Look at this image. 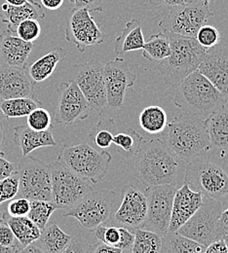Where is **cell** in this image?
Segmentation results:
<instances>
[{
  "label": "cell",
  "instance_id": "cell-21",
  "mask_svg": "<svg viewBox=\"0 0 228 253\" xmlns=\"http://www.w3.org/2000/svg\"><path fill=\"white\" fill-rule=\"evenodd\" d=\"M33 47V43L21 39L15 30L7 25L0 34V65L27 67Z\"/></svg>",
  "mask_w": 228,
  "mask_h": 253
},
{
  "label": "cell",
  "instance_id": "cell-47",
  "mask_svg": "<svg viewBox=\"0 0 228 253\" xmlns=\"http://www.w3.org/2000/svg\"><path fill=\"white\" fill-rule=\"evenodd\" d=\"M204 253H228V249L223 239L206 247Z\"/></svg>",
  "mask_w": 228,
  "mask_h": 253
},
{
  "label": "cell",
  "instance_id": "cell-20",
  "mask_svg": "<svg viewBox=\"0 0 228 253\" xmlns=\"http://www.w3.org/2000/svg\"><path fill=\"white\" fill-rule=\"evenodd\" d=\"M202 203L203 195L198 191L191 189L186 183H183L182 186L178 188L173 201L168 232H178L185 222L192 217Z\"/></svg>",
  "mask_w": 228,
  "mask_h": 253
},
{
  "label": "cell",
  "instance_id": "cell-12",
  "mask_svg": "<svg viewBox=\"0 0 228 253\" xmlns=\"http://www.w3.org/2000/svg\"><path fill=\"white\" fill-rule=\"evenodd\" d=\"M53 203L58 210H67L93 190L92 182L77 175L58 160L50 165Z\"/></svg>",
  "mask_w": 228,
  "mask_h": 253
},
{
  "label": "cell",
  "instance_id": "cell-5",
  "mask_svg": "<svg viewBox=\"0 0 228 253\" xmlns=\"http://www.w3.org/2000/svg\"><path fill=\"white\" fill-rule=\"evenodd\" d=\"M111 154L98 151L88 143L63 146L58 161L77 175L97 184L103 179L109 169Z\"/></svg>",
  "mask_w": 228,
  "mask_h": 253
},
{
  "label": "cell",
  "instance_id": "cell-6",
  "mask_svg": "<svg viewBox=\"0 0 228 253\" xmlns=\"http://www.w3.org/2000/svg\"><path fill=\"white\" fill-rule=\"evenodd\" d=\"M224 211L223 203L203 196V203L192 217L185 222L178 231L179 234L208 247L223 240L227 232L221 221Z\"/></svg>",
  "mask_w": 228,
  "mask_h": 253
},
{
  "label": "cell",
  "instance_id": "cell-43",
  "mask_svg": "<svg viewBox=\"0 0 228 253\" xmlns=\"http://www.w3.org/2000/svg\"><path fill=\"white\" fill-rule=\"evenodd\" d=\"M31 210V201L26 198H18L9 201L7 205V213L10 217L28 216Z\"/></svg>",
  "mask_w": 228,
  "mask_h": 253
},
{
  "label": "cell",
  "instance_id": "cell-40",
  "mask_svg": "<svg viewBox=\"0 0 228 253\" xmlns=\"http://www.w3.org/2000/svg\"><path fill=\"white\" fill-rule=\"evenodd\" d=\"M15 32L24 41L33 43V41H35L40 36L41 27L38 20L29 19L20 23L16 27Z\"/></svg>",
  "mask_w": 228,
  "mask_h": 253
},
{
  "label": "cell",
  "instance_id": "cell-35",
  "mask_svg": "<svg viewBox=\"0 0 228 253\" xmlns=\"http://www.w3.org/2000/svg\"><path fill=\"white\" fill-rule=\"evenodd\" d=\"M57 210L58 208L53 202L31 201V210L28 217L42 231Z\"/></svg>",
  "mask_w": 228,
  "mask_h": 253
},
{
  "label": "cell",
  "instance_id": "cell-13",
  "mask_svg": "<svg viewBox=\"0 0 228 253\" xmlns=\"http://www.w3.org/2000/svg\"><path fill=\"white\" fill-rule=\"evenodd\" d=\"M102 8H73L65 18V39L73 43L80 53L87 47L99 45L105 40V33L95 22L91 13L101 12Z\"/></svg>",
  "mask_w": 228,
  "mask_h": 253
},
{
  "label": "cell",
  "instance_id": "cell-31",
  "mask_svg": "<svg viewBox=\"0 0 228 253\" xmlns=\"http://www.w3.org/2000/svg\"><path fill=\"white\" fill-rule=\"evenodd\" d=\"M134 243L131 253H160L162 236L142 228L134 230Z\"/></svg>",
  "mask_w": 228,
  "mask_h": 253
},
{
  "label": "cell",
  "instance_id": "cell-49",
  "mask_svg": "<svg viewBox=\"0 0 228 253\" xmlns=\"http://www.w3.org/2000/svg\"><path fill=\"white\" fill-rule=\"evenodd\" d=\"M93 253H123V251L115 247L107 246L105 244H100L96 248H94Z\"/></svg>",
  "mask_w": 228,
  "mask_h": 253
},
{
  "label": "cell",
  "instance_id": "cell-18",
  "mask_svg": "<svg viewBox=\"0 0 228 253\" xmlns=\"http://www.w3.org/2000/svg\"><path fill=\"white\" fill-rule=\"evenodd\" d=\"M197 70L228 98V47L218 44L207 50Z\"/></svg>",
  "mask_w": 228,
  "mask_h": 253
},
{
  "label": "cell",
  "instance_id": "cell-11",
  "mask_svg": "<svg viewBox=\"0 0 228 253\" xmlns=\"http://www.w3.org/2000/svg\"><path fill=\"white\" fill-rule=\"evenodd\" d=\"M69 80L78 86L92 110L102 114L107 107L103 64L96 60L73 64L70 68Z\"/></svg>",
  "mask_w": 228,
  "mask_h": 253
},
{
  "label": "cell",
  "instance_id": "cell-9",
  "mask_svg": "<svg viewBox=\"0 0 228 253\" xmlns=\"http://www.w3.org/2000/svg\"><path fill=\"white\" fill-rule=\"evenodd\" d=\"M17 168L20 181L19 197L30 201L53 202L50 165L27 156L20 159Z\"/></svg>",
  "mask_w": 228,
  "mask_h": 253
},
{
  "label": "cell",
  "instance_id": "cell-7",
  "mask_svg": "<svg viewBox=\"0 0 228 253\" xmlns=\"http://www.w3.org/2000/svg\"><path fill=\"white\" fill-rule=\"evenodd\" d=\"M184 183L204 197L223 201L228 198V172L204 156L186 164Z\"/></svg>",
  "mask_w": 228,
  "mask_h": 253
},
{
  "label": "cell",
  "instance_id": "cell-56",
  "mask_svg": "<svg viewBox=\"0 0 228 253\" xmlns=\"http://www.w3.org/2000/svg\"><path fill=\"white\" fill-rule=\"evenodd\" d=\"M4 217H5V213H2V212H0V222L2 221L3 219H4ZM0 253H16L15 252H13V251H11V250H8V249H4V248H2L1 246H0Z\"/></svg>",
  "mask_w": 228,
  "mask_h": 253
},
{
  "label": "cell",
  "instance_id": "cell-15",
  "mask_svg": "<svg viewBox=\"0 0 228 253\" xmlns=\"http://www.w3.org/2000/svg\"><path fill=\"white\" fill-rule=\"evenodd\" d=\"M91 111L90 104L73 81L68 80L60 84L55 112L57 123L64 126L72 125L77 120L88 118Z\"/></svg>",
  "mask_w": 228,
  "mask_h": 253
},
{
  "label": "cell",
  "instance_id": "cell-22",
  "mask_svg": "<svg viewBox=\"0 0 228 253\" xmlns=\"http://www.w3.org/2000/svg\"><path fill=\"white\" fill-rule=\"evenodd\" d=\"M14 142L21 148L24 157L29 156L33 151L48 146H57L53 136L52 128L44 131H38L28 125L14 127Z\"/></svg>",
  "mask_w": 228,
  "mask_h": 253
},
{
  "label": "cell",
  "instance_id": "cell-50",
  "mask_svg": "<svg viewBox=\"0 0 228 253\" xmlns=\"http://www.w3.org/2000/svg\"><path fill=\"white\" fill-rule=\"evenodd\" d=\"M41 5L48 10H58L61 8L65 0H40Z\"/></svg>",
  "mask_w": 228,
  "mask_h": 253
},
{
  "label": "cell",
  "instance_id": "cell-19",
  "mask_svg": "<svg viewBox=\"0 0 228 253\" xmlns=\"http://www.w3.org/2000/svg\"><path fill=\"white\" fill-rule=\"evenodd\" d=\"M35 83L28 67L0 65V98L34 97Z\"/></svg>",
  "mask_w": 228,
  "mask_h": 253
},
{
  "label": "cell",
  "instance_id": "cell-33",
  "mask_svg": "<svg viewBox=\"0 0 228 253\" xmlns=\"http://www.w3.org/2000/svg\"><path fill=\"white\" fill-rule=\"evenodd\" d=\"M171 53L170 39L167 32H159L149 37L142 47V57L148 61L161 62Z\"/></svg>",
  "mask_w": 228,
  "mask_h": 253
},
{
  "label": "cell",
  "instance_id": "cell-36",
  "mask_svg": "<svg viewBox=\"0 0 228 253\" xmlns=\"http://www.w3.org/2000/svg\"><path fill=\"white\" fill-rule=\"evenodd\" d=\"M115 124L111 119H103L101 120L94 130L89 134L90 140L99 148L100 150H104L109 148L113 141L114 134L111 131V128Z\"/></svg>",
  "mask_w": 228,
  "mask_h": 253
},
{
  "label": "cell",
  "instance_id": "cell-52",
  "mask_svg": "<svg viewBox=\"0 0 228 253\" xmlns=\"http://www.w3.org/2000/svg\"><path fill=\"white\" fill-rule=\"evenodd\" d=\"M17 253H45L40 248L39 246L34 242L31 245H28L24 247L22 250H20Z\"/></svg>",
  "mask_w": 228,
  "mask_h": 253
},
{
  "label": "cell",
  "instance_id": "cell-54",
  "mask_svg": "<svg viewBox=\"0 0 228 253\" xmlns=\"http://www.w3.org/2000/svg\"><path fill=\"white\" fill-rule=\"evenodd\" d=\"M4 143H5V132L2 126V122L0 120V149L4 146Z\"/></svg>",
  "mask_w": 228,
  "mask_h": 253
},
{
  "label": "cell",
  "instance_id": "cell-24",
  "mask_svg": "<svg viewBox=\"0 0 228 253\" xmlns=\"http://www.w3.org/2000/svg\"><path fill=\"white\" fill-rule=\"evenodd\" d=\"M212 147L228 148V104L204 119Z\"/></svg>",
  "mask_w": 228,
  "mask_h": 253
},
{
  "label": "cell",
  "instance_id": "cell-8",
  "mask_svg": "<svg viewBox=\"0 0 228 253\" xmlns=\"http://www.w3.org/2000/svg\"><path fill=\"white\" fill-rule=\"evenodd\" d=\"M115 192L109 189L92 190L74 206L65 210L64 217H72L87 230H94L108 221L113 214Z\"/></svg>",
  "mask_w": 228,
  "mask_h": 253
},
{
  "label": "cell",
  "instance_id": "cell-27",
  "mask_svg": "<svg viewBox=\"0 0 228 253\" xmlns=\"http://www.w3.org/2000/svg\"><path fill=\"white\" fill-rule=\"evenodd\" d=\"M66 56L65 49L56 47L48 54L44 55L28 68L29 74L34 83L47 80L55 71L58 63L62 62Z\"/></svg>",
  "mask_w": 228,
  "mask_h": 253
},
{
  "label": "cell",
  "instance_id": "cell-48",
  "mask_svg": "<svg viewBox=\"0 0 228 253\" xmlns=\"http://www.w3.org/2000/svg\"><path fill=\"white\" fill-rule=\"evenodd\" d=\"M188 0H149L150 4L154 6H167V7H174L178 5H182L186 3Z\"/></svg>",
  "mask_w": 228,
  "mask_h": 253
},
{
  "label": "cell",
  "instance_id": "cell-63",
  "mask_svg": "<svg viewBox=\"0 0 228 253\" xmlns=\"http://www.w3.org/2000/svg\"><path fill=\"white\" fill-rule=\"evenodd\" d=\"M0 22H1V21H0Z\"/></svg>",
  "mask_w": 228,
  "mask_h": 253
},
{
  "label": "cell",
  "instance_id": "cell-2",
  "mask_svg": "<svg viewBox=\"0 0 228 253\" xmlns=\"http://www.w3.org/2000/svg\"><path fill=\"white\" fill-rule=\"evenodd\" d=\"M162 140L183 163L205 156L212 148L204 119L184 113L168 122Z\"/></svg>",
  "mask_w": 228,
  "mask_h": 253
},
{
  "label": "cell",
  "instance_id": "cell-1",
  "mask_svg": "<svg viewBox=\"0 0 228 253\" xmlns=\"http://www.w3.org/2000/svg\"><path fill=\"white\" fill-rule=\"evenodd\" d=\"M182 163L161 138L143 140L135 156V175L146 186L177 184Z\"/></svg>",
  "mask_w": 228,
  "mask_h": 253
},
{
  "label": "cell",
  "instance_id": "cell-55",
  "mask_svg": "<svg viewBox=\"0 0 228 253\" xmlns=\"http://www.w3.org/2000/svg\"><path fill=\"white\" fill-rule=\"evenodd\" d=\"M28 0H5V3L9 4V5H13V6H20L23 5L27 2Z\"/></svg>",
  "mask_w": 228,
  "mask_h": 253
},
{
  "label": "cell",
  "instance_id": "cell-37",
  "mask_svg": "<svg viewBox=\"0 0 228 253\" xmlns=\"http://www.w3.org/2000/svg\"><path fill=\"white\" fill-rule=\"evenodd\" d=\"M27 123L28 126L34 130L38 131H44L52 128V117L48 110L37 107L36 109L33 110L28 116Z\"/></svg>",
  "mask_w": 228,
  "mask_h": 253
},
{
  "label": "cell",
  "instance_id": "cell-62",
  "mask_svg": "<svg viewBox=\"0 0 228 253\" xmlns=\"http://www.w3.org/2000/svg\"></svg>",
  "mask_w": 228,
  "mask_h": 253
},
{
  "label": "cell",
  "instance_id": "cell-14",
  "mask_svg": "<svg viewBox=\"0 0 228 253\" xmlns=\"http://www.w3.org/2000/svg\"><path fill=\"white\" fill-rule=\"evenodd\" d=\"M177 189V184L147 186L144 191L147 200V212L142 229L161 236L168 232Z\"/></svg>",
  "mask_w": 228,
  "mask_h": 253
},
{
  "label": "cell",
  "instance_id": "cell-34",
  "mask_svg": "<svg viewBox=\"0 0 228 253\" xmlns=\"http://www.w3.org/2000/svg\"><path fill=\"white\" fill-rule=\"evenodd\" d=\"M143 140L144 138L139 135V133L132 128H127L125 131H118L114 134L112 143L117 146L118 152L121 155L130 158L132 156H136Z\"/></svg>",
  "mask_w": 228,
  "mask_h": 253
},
{
  "label": "cell",
  "instance_id": "cell-17",
  "mask_svg": "<svg viewBox=\"0 0 228 253\" xmlns=\"http://www.w3.org/2000/svg\"><path fill=\"white\" fill-rule=\"evenodd\" d=\"M121 195V204L113 214L114 221L134 230L141 228L147 212V200L144 192L134 185H127L123 187Z\"/></svg>",
  "mask_w": 228,
  "mask_h": 253
},
{
  "label": "cell",
  "instance_id": "cell-46",
  "mask_svg": "<svg viewBox=\"0 0 228 253\" xmlns=\"http://www.w3.org/2000/svg\"><path fill=\"white\" fill-rule=\"evenodd\" d=\"M90 247L91 245L86 240L73 238L68 247L61 253H84Z\"/></svg>",
  "mask_w": 228,
  "mask_h": 253
},
{
  "label": "cell",
  "instance_id": "cell-30",
  "mask_svg": "<svg viewBox=\"0 0 228 253\" xmlns=\"http://www.w3.org/2000/svg\"><path fill=\"white\" fill-rule=\"evenodd\" d=\"M140 127L150 133H162L168 124L167 113L161 106L150 105L145 107L138 117Z\"/></svg>",
  "mask_w": 228,
  "mask_h": 253
},
{
  "label": "cell",
  "instance_id": "cell-44",
  "mask_svg": "<svg viewBox=\"0 0 228 253\" xmlns=\"http://www.w3.org/2000/svg\"><path fill=\"white\" fill-rule=\"evenodd\" d=\"M120 228V242L118 243V245L115 247L117 249L124 251H131L133 243H134V239H135V235L134 232L131 231L129 228L126 227H119Z\"/></svg>",
  "mask_w": 228,
  "mask_h": 253
},
{
  "label": "cell",
  "instance_id": "cell-53",
  "mask_svg": "<svg viewBox=\"0 0 228 253\" xmlns=\"http://www.w3.org/2000/svg\"><path fill=\"white\" fill-rule=\"evenodd\" d=\"M221 221L223 223L224 227L226 228V230L228 231V209L226 211H223L221 214Z\"/></svg>",
  "mask_w": 228,
  "mask_h": 253
},
{
  "label": "cell",
  "instance_id": "cell-10",
  "mask_svg": "<svg viewBox=\"0 0 228 253\" xmlns=\"http://www.w3.org/2000/svg\"><path fill=\"white\" fill-rule=\"evenodd\" d=\"M213 16L203 0H188L182 5L170 7L167 15L160 21L159 28L163 32L195 38L199 29Z\"/></svg>",
  "mask_w": 228,
  "mask_h": 253
},
{
  "label": "cell",
  "instance_id": "cell-38",
  "mask_svg": "<svg viewBox=\"0 0 228 253\" xmlns=\"http://www.w3.org/2000/svg\"><path fill=\"white\" fill-rule=\"evenodd\" d=\"M20 188L18 170L12 175L0 180V205L15 199Z\"/></svg>",
  "mask_w": 228,
  "mask_h": 253
},
{
  "label": "cell",
  "instance_id": "cell-61",
  "mask_svg": "<svg viewBox=\"0 0 228 253\" xmlns=\"http://www.w3.org/2000/svg\"><path fill=\"white\" fill-rule=\"evenodd\" d=\"M2 211V207H1V205H0V212Z\"/></svg>",
  "mask_w": 228,
  "mask_h": 253
},
{
  "label": "cell",
  "instance_id": "cell-57",
  "mask_svg": "<svg viewBox=\"0 0 228 253\" xmlns=\"http://www.w3.org/2000/svg\"><path fill=\"white\" fill-rule=\"evenodd\" d=\"M224 241H225V243H226V245H227V247H228V231L226 232V234H225V236H224Z\"/></svg>",
  "mask_w": 228,
  "mask_h": 253
},
{
  "label": "cell",
  "instance_id": "cell-26",
  "mask_svg": "<svg viewBox=\"0 0 228 253\" xmlns=\"http://www.w3.org/2000/svg\"><path fill=\"white\" fill-rule=\"evenodd\" d=\"M73 237L65 233L57 223L47 224L35 242L45 253H61L71 243Z\"/></svg>",
  "mask_w": 228,
  "mask_h": 253
},
{
  "label": "cell",
  "instance_id": "cell-58",
  "mask_svg": "<svg viewBox=\"0 0 228 253\" xmlns=\"http://www.w3.org/2000/svg\"><path fill=\"white\" fill-rule=\"evenodd\" d=\"M93 251H94V248L91 246V247H90V248H89V249H88V250H87V251H86L84 253H93Z\"/></svg>",
  "mask_w": 228,
  "mask_h": 253
},
{
  "label": "cell",
  "instance_id": "cell-16",
  "mask_svg": "<svg viewBox=\"0 0 228 253\" xmlns=\"http://www.w3.org/2000/svg\"><path fill=\"white\" fill-rule=\"evenodd\" d=\"M103 75L107 107L121 108L127 90L136 83V74L131 71L129 64L124 59L116 58L103 64Z\"/></svg>",
  "mask_w": 228,
  "mask_h": 253
},
{
  "label": "cell",
  "instance_id": "cell-3",
  "mask_svg": "<svg viewBox=\"0 0 228 253\" xmlns=\"http://www.w3.org/2000/svg\"><path fill=\"white\" fill-rule=\"evenodd\" d=\"M174 104L184 113L205 119L223 109L228 98L196 70L175 87Z\"/></svg>",
  "mask_w": 228,
  "mask_h": 253
},
{
  "label": "cell",
  "instance_id": "cell-59",
  "mask_svg": "<svg viewBox=\"0 0 228 253\" xmlns=\"http://www.w3.org/2000/svg\"><path fill=\"white\" fill-rule=\"evenodd\" d=\"M225 163H226V165H227V167L228 168V153H227V156H226V158H225Z\"/></svg>",
  "mask_w": 228,
  "mask_h": 253
},
{
  "label": "cell",
  "instance_id": "cell-42",
  "mask_svg": "<svg viewBox=\"0 0 228 253\" xmlns=\"http://www.w3.org/2000/svg\"><path fill=\"white\" fill-rule=\"evenodd\" d=\"M0 246L17 253L24 247L17 240L12 229L6 221V218L0 222Z\"/></svg>",
  "mask_w": 228,
  "mask_h": 253
},
{
  "label": "cell",
  "instance_id": "cell-39",
  "mask_svg": "<svg viewBox=\"0 0 228 253\" xmlns=\"http://www.w3.org/2000/svg\"><path fill=\"white\" fill-rule=\"evenodd\" d=\"M195 39L205 50H209L220 43L221 34L215 27L204 25L197 32Z\"/></svg>",
  "mask_w": 228,
  "mask_h": 253
},
{
  "label": "cell",
  "instance_id": "cell-29",
  "mask_svg": "<svg viewBox=\"0 0 228 253\" xmlns=\"http://www.w3.org/2000/svg\"><path fill=\"white\" fill-rule=\"evenodd\" d=\"M42 102L34 97H17L10 99L0 98V111L5 118L27 117L33 110L41 107Z\"/></svg>",
  "mask_w": 228,
  "mask_h": 253
},
{
  "label": "cell",
  "instance_id": "cell-41",
  "mask_svg": "<svg viewBox=\"0 0 228 253\" xmlns=\"http://www.w3.org/2000/svg\"><path fill=\"white\" fill-rule=\"evenodd\" d=\"M95 238L101 244H105L107 246L116 247L120 242V228L111 226L105 227L103 225H99L94 230Z\"/></svg>",
  "mask_w": 228,
  "mask_h": 253
},
{
  "label": "cell",
  "instance_id": "cell-28",
  "mask_svg": "<svg viewBox=\"0 0 228 253\" xmlns=\"http://www.w3.org/2000/svg\"><path fill=\"white\" fill-rule=\"evenodd\" d=\"M206 247L178 232H167L162 236L160 253H204Z\"/></svg>",
  "mask_w": 228,
  "mask_h": 253
},
{
  "label": "cell",
  "instance_id": "cell-4",
  "mask_svg": "<svg viewBox=\"0 0 228 253\" xmlns=\"http://www.w3.org/2000/svg\"><path fill=\"white\" fill-rule=\"evenodd\" d=\"M168 36L171 53L169 57L159 62L158 69L165 83L176 87L182 80L198 69L207 50L196 41L194 37L174 33H168Z\"/></svg>",
  "mask_w": 228,
  "mask_h": 253
},
{
  "label": "cell",
  "instance_id": "cell-25",
  "mask_svg": "<svg viewBox=\"0 0 228 253\" xmlns=\"http://www.w3.org/2000/svg\"><path fill=\"white\" fill-rule=\"evenodd\" d=\"M144 43L140 22L137 19H133L126 23L125 28L116 37L114 53L115 55H123L132 51H137L142 49Z\"/></svg>",
  "mask_w": 228,
  "mask_h": 253
},
{
  "label": "cell",
  "instance_id": "cell-60",
  "mask_svg": "<svg viewBox=\"0 0 228 253\" xmlns=\"http://www.w3.org/2000/svg\"><path fill=\"white\" fill-rule=\"evenodd\" d=\"M210 1H211V0H203L204 4H205V5H208V6H209V3H210Z\"/></svg>",
  "mask_w": 228,
  "mask_h": 253
},
{
  "label": "cell",
  "instance_id": "cell-51",
  "mask_svg": "<svg viewBox=\"0 0 228 253\" xmlns=\"http://www.w3.org/2000/svg\"><path fill=\"white\" fill-rule=\"evenodd\" d=\"M70 3L74 5V8H90L96 3L100 2L101 0H68Z\"/></svg>",
  "mask_w": 228,
  "mask_h": 253
},
{
  "label": "cell",
  "instance_id": "cell-45",
  "mask_svg": "<svg viewBox=\"0 0 228 253\" xmlns=\"http://www.w3.org/2000/svg\"><path fill=\"white\" fill-rule=\"evenodd\" d=\"M17 170V166L5 158V154L0 151V180L7 178Z\"/></svg>",
  "mask_w": 228,
  "mask_h": 253
},
{
  "label": "cell",
  "instance_id": "cell-23",
  "mask_svg": "<svg viewBox=\"0 0 228 253\" xmlns=\"http://www.w3.org/2000/svg\"><path fill=\"white\" fill-rule=\"evenodd\" d=\"M44 18L45 13L42 6L33 0H28L25 4L20 6H13L4 3L0 8L1 23L8 24L15 29L25 20H42Z\"/></svg>",
  "mask_w": 228,
  "mask_h": 253
},
{
  "label": "cell",
  "instance_id": "cell-32",
  "mask_svg": "<svg viewBox=\"0 0 228 253\" xmlns=\"http://www.w3.org/2000/svg\"><path fill=\"white\" fill-rule=\"evenodd\" d=\"M6 221L23 247L36 242L41 234V230L28 216L10 217Z\"/></svg>",
  "mask_w": 228,
  "mask_h": 253
}]
</instances>
